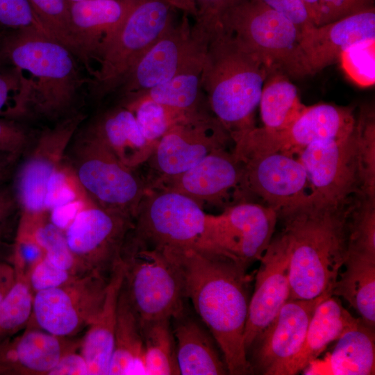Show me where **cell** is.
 Segmentation results:
<instances>
[{
    "mask_svg": "<svg viewBox=\"0 0 375 375\" xmlns=\"http://www.w3.org/2000/svg\"><path fill=\"white\" fill-rule=\"evenodd\" d=\"M181 274L185 298L214 338L229 374L252 372L244 335L249 299L245 266L197 248L160 249Z\"/></svg>",
    "mask_w": 375,
    "mask_h": 375,
    "instance_id": "cell-1",
    "label": "cell"
},
{
    "mask_svg": "<svg viewBox=\"0 0 375 375\" xmlns=\"http://www.w3.org/2000/svg\"><path fill=\"white\" fill-rule=\"evenodd\" d=\"M354 199L331 203L308 193L278 212V234L289 256L290 299L332 295L347 258L348 218Z\"/></svg>",
    "mask_w": 375,
    "mask_h": 375,
    "instance_id": "cell-2",
    "label": "cell"
},
{
    "mask_svg": "<svg viewBox=\"0 0 375 375\" xmlns=\"http://www.w3.org/2000/svg\"><path fill=\"white\" fill-rule=\"evenodd\" d=\"M272 70L223 28L210 39L201 85L210 111L232 141L256 126L255 111Z\"/></svg>",
    "mask_w": 375,
    "mask_h": 375,
    "instance_id": "cell-3",
    "label": "cell"
},
{
    "mask_svg": "<svg viewBox=\"0 0 375 375\" xmlns=\"http://www.w3.org/2000/svg\"><path fill=\"white\" fill-rule=\"evenodd\" d=\"M0 52L19 73L29 74L21 76L28 110L53 117L72 105L83 81L65 46L33 30H17L0 42Z\"/></svg>",
    "mask_w": 375,
    "mask_h": 375,
    "instance_id": "cell-4",
    "label": "cell"
},
{
    "mask_svg": "<svg viewBox=\"0 0 375 375\" xmlns=\"http://www.w3.org/2000/svg\"><path fill=\"white\" fill-rule=\"evenodd\" d=\"M123 286L140 324L172 320L184 311L185 299L178 269L162 249L129 233L122 253Z\"/></svg>",
    "mask_w": 375,
    "mask_h": 375,
    "instance_id": "cell-5",
    "label": "cell"
},
{
    "mask_svg": "<svg viewBox=\"0 0 375 375\" xmlns=\"http://www.w3.org/2000/svg\"><path fill=\"white\" fill-rule=\"evenodd\" d=\"M69 165L92 202L135 218L148 187L87 128L76 135Z\"/></svg>",
    "mask_w": 375,
    "mask_h": 375,
    "instance_id": "cell-6",
    "label": "cell"
},
{
    "mask_svg": "<svg viewBox=\"0 0 375 375\" xmlns=\"http://www.w3.org/2000/svg\"><path fill=\"white\" fill-rule=\"evenodd\" d=\"M168 0H138L101 52L94 70L93 89L103 97L174 24Z\"/></svg>",
    "mask_w": 375,
    "mask_h": 375,
    "instance_id": "cell-7",
    "label": "cell"
},
{
    "mask_svg": "<svg viewBox=\"0 0 375 375\" xmlns=\"http://www.w3.org/2000/svg\"><path fill=\"white\" fill-rule=\"evenodd\" d=\"M207 215L201 206L184 194L147 189L138 206L131 234L159 249L212 251L207 236Z\"/></svg>",
    "mask_w": 375,
    "mask_h": 375,
    "instance_id": "cell-8",
    "label": "cell"
},
{
    "mask_svg": "<svg viewBox=\"0 0 375 375\" xmlns=\"http://www.w3.org/2000/svg\"><path fill=\"white\" fill-rule=\"evenodd\" d=\"M85 116L78 113L43 131L19 167L12 188L21 218L19 232L31 233L47 217L45 199L49 179L65 161L68 148Z\"/></svg>",
    "mask_w": 375,
    "mask_h": 375,
    "instance_id": "cell-9",
    "label": "cell"
},
{
    "mask_svg": "<svg viewBox=\"0 0 375 375\" xmlns=\"http://www.w3.org/2000/svg\"><path fill=\"white\" fill-rule=\"evenodd\" d=\"M356 118L353 109L331 103L306 106L288 127L278 131L256 126L235 139L236 157L283 152L297 156L319 140L335 139L351 134Z\"/></svg>",
    "mask_w": 375,
    "mask_h": 375,
    "instance_id": "cell-10",
    "label": "cell"
},
{
    "mask_svg": "<svg viewBox=\"0 0 375 375\" xmlns=\"http://www.w3.org/2000/svg\"><path fill=\"white\" fill-rule=\"evenodd\" d=\"M231 138L208 112L188 116L174 124L157 142L144 165L148 189H154L186 172L211 152L226 149Z\"/></svg>",
    "mask_w": 375,
    "mask_h": 375,
    "instance_id": "cell-11",
    "label": "cell"
},
{
    "mask_svg": "<svg viewBox=\"0 0 375 375\" xmlns=\"http://www.w3.org/2000/svg\"><path fill=\"white\" fill-rule=\"evenodd\" d=\"M133 228L128 215L94 203L83 208L64 231L78 272L108 278Z\"/></svg>",
    "mask_w": 375,
    "mask_h": 375,
    "instance_id": "cell-12",
    "label": "cell"
},
{
    "mask_svg": "<svg viewBox=\"0 0 375 375\" xmlns=\"http://www.w3.org/2000/svg\"><path fill=\"white\" fill-rule=\"evenodd\" d=\"M208 42L184 13L181 22L174 23L127 71L112 92L124 99L171 79L203 61Z\"/></svg>",
    "mask_w": 375,
    "mask_h": 375,
    "instance_id": "cell-13",
    "label": "cell"
},
{
    "mask_svg": "<svg viewBox=\"0 0 375 375\" xmlns=\"http://www.w3.org/2000/svg\"><path fill=\"white\" fill-rule=\"evenodd\" d=\"M108 279L84 274L60 286L34 293L31 323L28 324L69 338L87 328L102 308Z\"/></svg>",
    "mask_w": 375,
    "mask_h": 375,
    "instance_id": "cell-14",
    "label": "cell"
},
{
    "mask_svg": "<svg viewBox=\"0 0 375 375\" xmlns=\"http://www.w3.org/2000/svg\"><path fill=\"white\" fill-rule=\"evenodd\" d=\"M222 26L246 49L282 72L300 35L290 19L258 0H237L224 15Z\"/></svg>",
    "mask_w": 375,
    "mask_h": 375,
    "instance_id": "cell-15",
    "label": "cell"
},
{
    "mask_svg": "<svg viewBox=\"0 0 375 375\" xmlns=\"http://www.w3.org/2000/svg\"><path fill=\"white\" fill-rule=\"evenodd\" d=\"M277 222L275 210L251 201H239L226 207L219 215L208 214L210 247L247 268L261 258Z\"/></svg>",
    "mask_w": 375,
    "mask_h": 375,
    "instance_id": "cell-16",
    "label": "cell"
},
{
    "mask_svg": "<svg viewBox=\"0 0 375 375\" xmlns=\"http://www.w3.org/2000/svg\"><path fill=\"white\" fill-rule=\"evenodd\" d=\"M375 39L374 6L300 33L283 72L293 76L312 75L339 60L350 45Z\"/></svg>",
    "mask_w": 375,
    "mask_h": 375,
    "instance_id": "cell-17",
    "label": "cell"
},
{
    "mask_svg": "<svg viewBox=\"0 0 375 375\" xmlns=\"http://www.w3.org/2000/svg\"><path fill=\"white\" fill-rule=\"evenodd\" d=\"M296 157L307 172L312 197L342 203L360 193L355 127L346 137L312 143Z\"/></svg>",
    "mask_w": 375,
    "mask_h": 375,
    "instance_id": "cell-18",
    "label": "cell"
},
{
    "mask_svg": "<svg viewBox=\"0 0 375 375\" xmlns=\"http://www.w3.org/2000/svg\"><path fill=\"white\" fill-rule=\"evenodd\" d=\"M236 158L243 166L241 201L260 198L278 213L303 200L310 192L307 172L295 156L272 152Z\"/></svg>",
    "mask_w": 375,
    "mask_h": 375,
    "instance_id": "cell-19",
    "label": "cell"
},
{
    "mask_svg": "<svg viewBox=\"0 0 375 375\" xmlns=\"http://www.w3.org/2000/svg\"><path fill=\"white\" fill-rule=\"evenodd\" d=\"M328 297L290 299L250 348L253 349L252 371L256 368L265 375H285L303 347L315 309Z\"/></svg>",
    "mask_w": 375,
    "mask_h": 375,
    "instance_id": "cell-20",
    "label": "cell"
},
{
    "mask_svg": "<svg viewBox=\"0 0 375 375\" xmlns=\"http://www.w3.org/2000/svg\"><path fill=\"white\" fill-rule=\"evenodd\" d=\"M259 262L244 328L247 356L253 342L275 319L290 295L289 256L278 233L273 235Z\"/></svg>",
    "mask_w": 375,
    "mask_h": 375,
    "instance_id": "cell-21",
    "label": "cell"
},
{
    "mask_svg": "<svg viewBox=\"0 0 375 375\" xmlns=\"http://www.w3.org/2000/svg\"><path fill=\"white\" fill-rule=\"evenodd\" d=\"M243 166L233 152L215 150L194 166L157 188L174 191L193 199L203 208L206 204L227 207L241 201Z\"/></svg>",
    "mask_w": 375,
    "mask_h": 375,
    "instance_id": "cell-22",
    "label": "cell"
},
{
    "mask_svg": "<svg viewBox=\"0 0 375 375\" xmlns=\"http://www.w3.org/2000/svg\"><path fill=\"white\" fill-rule=\"evenodd\" d=\"M81 340L27 324L21 334L0 342V375H48L65 353L79 349Z\"/></svg>",
    "mask_w": 375,
    "mask_h": 375,
    "instance_id": "cell-23",
    "label": "cell"
},
{
    "mask_svg": "<svg viewBox=\"0 0 375 375\" xmlns=\"http://www.w3.org/2000/svg\"><path fill=\"white\" fill-rule=\"evenodd\" d=\"M138 0H83L69 3L71 28L78 59L88 67L122 24Z\"/></svg>",
    "mask_w": 375,
    "mask_h": 375,
    "instance_id": "cell-24",
    "label": "cell"
},
{
    "mask_svg": "<svg viewBox=\"0 0 375 375\" xmlns=\"http://www.w3.org/2000/svg\"><path fill=\"white\" fill-rule=\"evenodd\" d=\"M87 128L133 170L147 162L155 147L143 135L133 112L121 104L102 113Z\"/></svg>",
    "mask_w": 375,
    "mask_h": 375,
    "instance_id": "cell-25",
    "label": "cell"
},
{
    "mask_svg": "<svg viewBox=\"0 0 375 375\" xmlns=\"http://www.w3.org/2000/svg\"><path fill=\"white\" fill-rule=\"evenodd\" d=\"M124 278L121 258L108 276L102 308L81 340L80 353L87 362L90 375L108 374L114 350L117 303Z\"/></svg>",
    "mask_w": 375,
    "mask_h": 375,
    "instance_id": "cell-26",
    "label": "cell"
},
{
    "mask_svg": "<svg viewBox=\"0 0 375 375\" xmlns=\"http://www.w3.org/2000/svg\"><path fill=\"white\" fill-rule=\"evenodd\" d=\"M302 372L304 374H374V328L360 320L336 340L328 356L323 360H315Z\"/></svg>",
    "mask_w": 375,
    "mask_h": 375,
    "instance_id": "cell-27",
    "label": "cell"
},
{
    "mask_svg": "<svg viewBox=\"0 0 375 375\" xmlns=\"http://www.w3.org/2000/svg\"><path fill=\"white\" fill-rule=\"evenodd\" d=\"M176 360L180 374L223 375L228 374L214 338L196 319L185 312L173 319ZM218 347V346H217Z\"/></svg>",
    "mask_w": 375,
    "mask_h": 375,
    "instance_id": "cell-28",
    "label": "cell"
},
{
    "mask_svg": "<svg viewBox=\"0 0 375 375\" xmlns=\"http://www.w3.org/2000/svg\"><path fill=\"white\" fill-rule=\"evenodd\" d=\"M360 320L343 307L338 297L330 295L323 299L310 320L303 347L288 367L285 375L302 372L318 358L328 344Z\"/></svg>",
    "mask_w": 375,
    "mask_h": 375,
    "instance_id": "cell-29",
    "label": "cell"
},
{
    "mask_svg": "<svg viewBox=\"0 0 375 375\" xmlns=\"http://www.w3.org/2000/svg\"><path fill=\"white\" fill-rule=\"evenodd\" d=\"M108 374H146L141 324L123 284L117 303L114 350Z\"/></svg>",
    "mask_w": 375,
    "mask_h": 375,
    "instance_id": "cell-30",
    "label": "cell"
},
{
    "mask_svg": "<svg viewBox=\"0 0 375 375\" xmlns=\"http://www.w3.org/2000/svg\"><path fill=\"white\" fill-rule=\"evenodd\" d=\"M332 291L343 298L368 326H375V256L348 255Z\"/></svg>",
    "mask_w": 375,
    "mask_h": 375,
    "instance_id": "cell-31",
    "label": "cell"
},
{
    "mask_svg": "<svg viewBox=\"0 0 375 375\" xmlns=\"http://www.w3.org/2000/svg\"><path fill=\"white\" fill-rule=\"evenodd\" d=\"M203 62L160 85L124 99L131 97L150 99L185 115L208 112L210 108L201 85Z\"/></svg>",
    "mask_w": 375,
    "mask_h": 375,
    "instance_id": "cell-32",
    "label": "cell"
},
{
    "mask_svg": "<svg viewBox=\"0 0 375 375\" xmlns=\"http://www.w3.org/2000/svg\"><path fill=\"white\" fill-rule=\"evenodd\" d=\"M259 106L262 126L278 131L291 125L307 106L301 102L296 86L283 72L274 69L265 81Z\"/></svg>",
    "mask_w": 375,
    "mask_h": 375,
    "instance_id": "cell-33",
    "label": "cell"
},
{
    "mask_svg": "<svg viewBox=\"0 0 375 375\" xmlns=\"http://www.w3.org/2000/svg\"><path fill=\"white\" fill-rule=\"evenodd\" d=\"M170 319L141 324L146 374H180Z\"/></svg>",
    "mask_w": 375,
    "mask_h": 375,
    "instance_id": "cell-34",
    "label": "cell"
},
{
    "mask_svg": "<svg viewBox=\"0 0 375 375\" xmlns=\"http://www.w3.org/2000/svg\"><path fill=\"white\" fill-rule=\"evenodd\" d=\"M15 281L0 302V342L26 328L33 312V292L29 274L15 271Z\"/></svg>",
    "mask_w": 375,
    "mask_h": 375,
    "instance_id": "cell-35",
    "label": "cell"
},
{
    "mask_svg": "<svg viewBox=\"0 0 375 375\" xmlns=\"http://www.w3.org/2000/svg\"><path fill=\"white\" fill-rule=\"evenodd\" d=\"M121 105L133 112L143 135L155 145L171 126L190 116L144 97L128 98Z\"/></svg>",
    "mask_w": 375,
    "mask_h": 375,
    "instance_id": "cell-36",
    "label": "cell"
},
{
    "mask_svg": "<svg viewBox=\"0 0 375 375\" xmlns=\"http://www.w3.org/2000/svg\"><path fill=\"white\" fill-rule=\"evenodd\" d=\"M348 255L375 256V198L355 197L348 218Z\"/></svg>",
    "mask_w": 375,
    "mask_h": 375,
    "instance_id": "cell-37",
    "label": "cell"
},
{
    "mask_svg": "<svg viewBox=\"0 0 375 375\" xmlns=\"http://www.w3.org/2000/svg\"><path fill=\"white\" fill-rule=\"evenodd\" d=\"M356 149L359 165V195L375 198V116L372 108L365 107L356 122Z\"/></svg>",
    "mask_w": 375,
    "mask_h": 375,
    "instance_id": "cell-38",
    "label": "cell"
},
{
    "mask_svg": "<svg viewBox=\"0 0 375 375\" xmlns=\"http://www.w3.org/2000/svg\"><path fill=\"white\" fill-rule=\"evenodd\" d=\"M37 19L49 36L68 48L78 58L70 22L67 0H28Z\"/></svg>",
    "mask_w": 375,
    "mask_h": 375,
    "instance_id": "cell-39",
    "label": "cell"
},
{
    "mask_svg": "<svg viewBox=\"0 0 375 375\" xmlns=\"http://www.w3.org/2000/svg\"><path fill=\"white\" fill-rule=\"evenodd\" d=\"M339 60L347 76L360 87L375 83V39L354 43L345 49Z\"/></svg>",
    "mask_w": 375,
    "mask_h": 375,
    "instance_id": "cell-40",
    "label": "cell"
},
{
    "mask_svg": "<svg viewBox=\"0 0 375 375\" xmlns=\"http://www.w3.org/2000/svg\"><path fill=\"white\" fill-rule=\"evenodd\" d=\"M43 249L45 258L53 265L80 274L67 245L65 232L47 217L40 222L31 234Z\"/></svg>",
    "mask_w": 375,
    "mask_h": 375,
    "instance_id": "cell-41",
    "label": "cell"
},
{
    "mask_svg": "<svg viewBox=\"0 0 375 375\" xmlns=\"http://www.w3.org/2000/svg\"><path fill=\"white\" fill-rule=\"evenodd\" d=\"M28 112L24 83L16 69L5 71L0 67V117L15 118Z\"/></svg>",
    "mask_w": 375,
    "mask_h": 375,
    "instance_id": "cell-42",
    "label": "cell"
},
{
    "mask_svg": "<svg viewBox=\"0 0 375 375\" xmlns=\"http://www.w3.org/2000/svg\"><path fill=\"white\" fill-rule=\"evenodd\" d=\"M0 26L14 31L33 30L51 38L28 0H0Z\"/></svg>",
    "mask_w": 375,
    "mask_h": 375,
    "instance_id": "cell-43",
    "label": "cell"
},
{
    "mask_svg": "<svg viewBox=\"0 0 375 375\" xmlns=\"http://www.w3.org/2000/svg\"><path fill=\"white\" fill-rule=\"evenodd\" d=\"M237 0H194L196 15L194 27L209 39L222 28V20L226 10Z\"/></svg>",
    "mask_w": 375,
    "mask_h": 375,
    "instance_id": "cell-44",
    "label": "cell"
},
{
    "mask_svg": "<svg viewBox=\"0 0 375 375\" xmlns=\"http://www.w3.org/2000/svg\"><path fill=\"white\" fill-rule=\"evenodd\" d=\"M78 276L81 275L60 268L44 257L30 272L29 282L34 294L64 285Z\"/></svg>",
    "mask_w": 375,
    "mask_h": 375,
    "instance_id": "cell-45",
    "label": "cell"
},
{
    "mask_svg": "<svg viewBox=\"0 0 375 375\" xmlns=\"http://www.w3.org/2000/svg\"><path fill=\"white\" fill-rule=\"evenodd\" d=\"M31 142L29 132L8 118L0 117V152L19 156Z\"/></svg>",
    "mask_w": 375,
    "mask_h": 375,
    "instance_id": "cell-46",
    "label": "cell"
},
{
    "mask_svg": "<svg viewBox=\"0 0 375 375\" xmlns=\"http://www.w3.org/2000/svg\"><path fill=\"white\" fill-rule=\"evenodd\" d=\"M44 256L43 249L32 235H17L13 256L15 271L30 274L33 268Z\"/></svg>",
    "mask_w": 375,
    "mask_h": 375,
    "instance_id": "cell-47",
    "label": "cell"
},
{
    "mask_svg": "<svg viewBox=\"0 0 375 375\" xmlns=\"http://www.w3.org/2000/svg\"><path fill=\"white\" fill-rule=\"evenodd\" d=\"M374 3V0H319V25L337 21L373 7Z\"/></svg>",
    "mask_w": 375,
    "mask_h": 375,
    "instance_id": "cell-48",
    "label": "cell"
},
{
    "mask_svg": "<svg viewBox=\"0 0 375 375\" xmlns=\"http://www.w3.org/2000/svg\"><path fill=\"white\" fill-rule=\"evenodd\" d=\"M290 19L300 33L314 26L301 0H258Z\"/></svg>",
    "mask_w": 375,
    "mask_h": 375,
    "instance_id": "cell-49",
    "label": "cell"
},
{
    "mask_svg": "<svg viewBox=\"0 0 375 375\" xmlns=\"http://www.w3.org/2000/svg\"><path fill=\"white\" fill-rule=\"evenodd\" d=\"M89 375L87 362L79 352L72 350L65 353L48 375Z\"/></svg>",
    "mask_w": 375,
    "mask_h": 375,
    "instance_id": "cell-50",
    "label": "cell"
},
{
    "mask_svg": "<svg viewBox=\"0 0 375 375\" xmlns=\"http://www.w3.org/2000/svg\"><path fill=\"white\" fill-rule=\"evenodd\" d=\"M17 208L12 188L0 185V240L6 223Z\"/></svg>",
    "mask_w": 375,
    "mask_h": 375,
    "instance_id": "cell-51",
    "label": "cell"
},
{
    "mask_svg": "<svg viewBox=\"0 0 375 375\" xmlns=\"http://www.w3.org/2000/svg\"><path fill=\"white\" fill-rule=\"evenodd\" d=\"M314 26H319L321 19L319 0H301Z\"/></svg>",
    "mask_w": 375,
    "mask_h": 375,
    "instance_id": "cell-52",
    "label": "cell"
},
{
    "mask_svg": "<svg viewBox=\"0 0 375 375\" xmlns=\"http://www.w3.org/2000/svg\"><path fill=\"white\" fill-rule=\"evenodd\" d=\"M18 156L0 152V185L8 176L11 166Z\"/></svg>",
    "mask_w": 375,
    "mask_h": 375,
    "instance_id": "cell-53",
    "label": "cell"
},
{
    "mask_svg": "<svg viewBox=\"0 0 375 375\" xmlns=\"http://www.w3.org/2000/svg\"><path fill=\"white\" fill-rule=\"evenodd\" d=\"M174 8L182 10L188 15H196L194 0H168Z\"/></svg>",
    "mask_w": 375,
    "mask_h": 375,
    "instance_id": "cell-54",
    "label": "cell"
},
{
    "mask_svg": "<svg viewBox=\"0 0 375 375\" xmlns=\"http://www.w3.org/2000/svg\"><path fill=\"white\" fill-rule=\"evenodd\" d=\"M15 270L13 265L4 262H0V283L4 281L15 276Z\"/></svg>",
    "mask_w": 375,
    "mask_h": 375,
    "instance_id": "cell-55",
    "label": "cell"
},
{
    "mask_svg": "<svg viewBox=\"0 0 375 375\" xmlns=\"http://www.w3.org/2000/svg\"><path fill=\"white\" fill-rule=\"evenodd\" d=\"M16 278V275L0 283V302L4 299L12 287Z\"/></svg>",
    "mask_w": 375,
    "mask_h": 375,
    "instance_id": "cell-56",
    "label": "cell"
},
{
    "mask_svg": "<svg viewBox=\"0 0 375 375\" xmlns=\"http://www.w3.org/2000/svg\"><path fill=\"white\" fill-rule=\"evenodd\" d=\"M69 3H73L76 1H83V0H67Z\"/></svg>",
    "mask_w": 375,
    "mask_h": 375,
    "instance_id": "cell-57",
    "label": "cell"
},
{
    "mask_svg": "<svg viewBox=\"0 0 375 375\" xmlns=\"http://www.w3.org/2000/svg\"><path fill=\"white\" fill-rule=\"evenodd\" d=\"M1 38V36H0ZM1 52H0V67H1Z\"/></svg>",
    "mask_w": 375,
    "mask_h": 375,
    "instance_id": "cell-58",
    "label": "cell"
},
{
    "mask_svg": "<svg viewBox=\"0 0 375 375\" xmlns=\"http://www.w3.org/2000/svg\"><path fill=\"white\" fill-rule=\"evenodd\" d=\"M0 242H1V240H0Z\"/></svg>",
    "mask_w": 375,
    "mask_h": 375,
    "instance_id": "cell-59",
    "label": "cell"
}]
</instances>
